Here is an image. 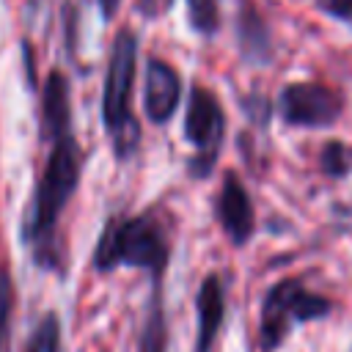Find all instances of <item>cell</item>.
<instances>
[{
    "label": "cell",
    "mask_w": 352,
    "mask_h": 352,
    "mask_svg": "<svg viewBox=\"0 0 352 352\" xmlns=\"http://www.w3.org/2000/svg\"><path fill=\"white\" fill-rule=\"evenodd\" d=\"M80 170H82V151H80L77 140L72 138V132L55 138L50 157L44 162V170L38 176V184L33 190V204H30V212H28V220L22 228V239L33 248L36 258L47 267H52L58 261L55 223H58L66 201L77 190Z\"/></svg>",
    "instance_id": "1"
},
{
    "label": "cell",
    "mask_w": 352,
    "mask_h": 352,
    "mask_svg": "<svg viewBox=\"0 0 352 352\" xmlns=\"http://www.w3.org/2000/svg\"><path fill=\"white\" fill-rule=\"evenodd\" d=\"M170 256V236L165 223L154 214H135V217H110L94 253L96 270L107 272L121 264L140 267L160 275Z\"/></svg>",
    "instance_id": "2"
},
{
    "label": "cell",
    "mask_w": 352,
    "mask_h": 352,
    "mask_svg": "<svg viewBox=\"0 0 352 352\" xmlns=\"http://www.w3.org/2000/svg\"><path fill=\"white\" fill-rule=\"evenodd\" d=\"M135 66H138V44L132 30H118L110 47L107 74H104V96H102V118L107 135L113 140L116 154L124 160L138 148V121L132 116L129 99L135 85Z\"/></svg>",
    "instance_id": "3"
},
{
    "label": "cell",
    "mask_w": 352,
    "mask_h": 352,
    "mask_svg": "<svg viewBox=\"0 0 352 352\" xmlns=\"http://www.w3.org/2000/svg\"><path fill=\"white\" fill-rule=\"evenodd\" d=\"M330 311V300L308 292L300 280H280L261 305V349H275L294 322L319 319Z\"/></svg>",
    "instance_id": "4"
},
{
    "label": "cell",
    "mask_w": 352,
    "mask_h": 352,
    "mask_svg": "<svg viewBox=\"0 0 352 352\" xmlns=\"http://www.w3.org/2000/svg\"><path fill=\"white\" fill-rule=\"evenodd\" d=\"M223 126H226V118H223V107L214 99V94L206 91L204 85H192L187 116H184V135L198 151L192 162L195 176H206L212 170L220 143H223Z\"/></svg>",
    "instance_id": "5"
},
{
    "label": "cell",
    "mask_w": 352,
    "mask_h": 352,
    "mask_svg": "<svg viewBox=\"0 0 352 352\" xmlns=\"http://www.w3.org/2000/svg\"><path fill=\"white\" fill-rule=\"evenodd\" d=\"M341 96L322 82H292L280 94V116L297 126H327L341 116Z\"/></svg>",
    "instance_id": "6"
},
{
    "label": "cell",
    "mask_w": 352,
    "mask_h": 352,
    "mask_svg": "<svg viewBox=\"0 0 352 352\" xmlns=\"http://www.w3.org/2000/svg\"><path fill=\"white\" fill-rule=\"evenodd\" d=\"M217 220L234 245H245L253 234V206L242 182L228 173L217 192Z\"/></svg>",
    "instance_id": "7"
},
{
    "label": "cell",
    "mask_w": 352,
    "mask_h": 352,
    "mask_svg": "<svg viewBox=\"0 0 352 352\" xmlns=\"http://www.w3.org/2000/svg\"><path fill=\"white\" fill-rule=\"evenodd\" d=\"M179 74L165 60H151L146 69V113L151 121L165 124L179 104Z\"/></svg>",
    "instance_id": "8"
},
{
    "label": "cell",
    "mask_w": 352,
    "mask_h": 352,
    "mask_svg": "<svg viewBox=\"0 0 352 352\" xmlns=\"http://www.w3.org/2000/svg\"><path fill=\"white\" fill-rule=\"evenodd\" d=\"M69 82L60 72H50L41 91V138L50 143L60 135H69Z\"/></svg>",
    "instance_id": "9"
},
{
    "label": "cell",
    "mask_w": 352,
    "mask_h": 352,
    "mask_svg": "<svg viewBox=\"0 0 352 352\" xmlns=\"http://www.w3.org/2000/svg\"><path fill=\"white\" fill-rule=\"evenodd\" d=\"M195 308H198V352H209L220 324H223V283L220 278L209 275L195 297Z\"/></svg>",
    "instance_id": "10"
},
{
    "label": "cell",
    "mask_w": 352,
    "mask_h": 352,
    "mask_svg": "<svg viewBox=\"0 0 352 352\" xmlns=\"http://www.w3.org/2000/svg\"><path fill=\"white\" fill-rule=\"evenodd\" d=\"M58 349H60V324L55 314H47L33 330L25 352H58Z\"/></svg>",
    "instance_id": "11"
},
{
    "label": "cell",
    "mask_w": 352,
    "mask_h": 352,
    "mask_svg": "<svg viewBox=\"0 0 352 352\" xmlns=\"http://www.w3.org/2000/svg\"><path fill=\"white\" fill-rule=\"evenodd\" d=\"M162 349H165V319H162L160 300H154L151 302V311H148V319H146L140 352H162Z\"/></svg>",
    "instance_id": "12"
},
{
    "label": "cell",
    "mask_w": 352,
    "mask_h": 352,
    "mask_svg": "<svg viewBox=\"0 0 352 352\" xmlns=\"http://www.w3.org/2000/svg\"><path fill=\"white\" fill-rule=\"evenodd\" d=\"M11 305H14V283H11V272H8V267H0V352L8 349Z\"/></svg>",
    "instance_id": "13"
},
{
    "label": "cell",
    "mask_w": 352,
    "mask_h": 352,
    "mask_svg": "<svg viewBox=\"0 0 352 352\" xmlns=\"http://www.w3.org/2000/svg\"><path fill=\"white\" fill-rule=\"evenodd\" d=\"M190 22L201 33H212L217 28V3L214 0H187Z\"/></svg>",
    "instance_id": "14"
},
{
    "label": "cell",
    "mask_w": 352,
    "mask_h": 352,
    "mask_svg": "<svg viewBox=\"0 0 352 352\" xmlns=\"http://www.w3.org/2000/svg\"><path fill=\"white\" fill-rule=\"evenodd\" d=\"M349 162H352V154L344 143H327L324 151H322V170L330 173V176H344L349 170Z\"/></svg>",
    "instance_id": "15"
},
{
    "label": "cell",
    "mask_w": 352,
    "mask_h": 352,
    "mask_svg": "<svg viewBox=\"0 0 352 352\" xmlns=\"http://www.w3.org/2000/svg\"><path fill=\"white\" fill-rule=\"evenodd\" d=\"M319 8L327 11L330 16H338V19L352 16V0H319Z\"/></svg>",
    "instance_id": "16"
},
{
    "label": "cell",
    "mask_w": 352,
    "mask_h": 352,
    "mask_svg": "<svg viewBox=\"0 0 352 352\" xmlns=\"http://www.w3.org/2000/svg\"><path fill=\"white\" fill-rule=\"evenodd\" d=\"M99 8H102V16L110 19L118 11V0H99Z\"/></svg>",
    "instance_id": "17"
}]
</instances>
